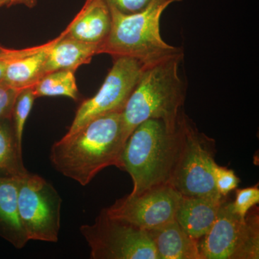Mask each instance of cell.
<instances>
[{"instance_id":"1","label":"cell","mask_w":259,"mask_h":259,"mask_svg":"<svg viewBox=\"0 0 259 259\" xmlns=\"http://www.w3.org/2000/svg\"><path fill=\"white\" fill-rule=\"evenodd\" d=\"M121 112L99 116L53 145L50 160L61 175L86 186L104 168H120L127 138Z\"/></svg>"},{"instance_id":"2","label":"cell","mask_w":259,"mask_h":259,"mask_svg":"<svg viewBox=\"0 0 259 259\" xmlns=\"http://www.w3.org/2000/svg\"><path fill=\"white\" fill-rule=\"evenodd\" d=\"M183 56L181 50L145 65L121 112L127 139L138 125L148 119L176 122L187 96V83L180 73Z\"/></svg>"},{"instance_id":"3","label":"cell","mask_w":259,"mask_h":259,"mask_svg":"<svg viewBox=\"0 0 259 259\" xmlns=\"http://www.w3.org/2000/svg\"><path fill=\"white\" fill-rule=\"evenodd\" d=\"M180 138L179 116L175 123L148 119L134 130L124 146L120 167L132 178L134 187L130 194L169 185Z\"/></svg>"},{"instance_id":"4","label":"cell","mask_w":259,"mask_h":259,"mask_svg":"<svg viewBox=\"0 0 259 259\" xmlns=\"http://www.w3.org/2000/svg\"><path fill=\"white\" fill-rule=\"evenodd\" d=\"M177 1L180 0H153L144 11L131 15L110 8L111 29L100 46L99 54H110L113 58L127 56L146 65L182 50L166 44L160 31L162 14Z\"/></svg>"},{"instance_id":"5","label":"cell","mask_w":259,"mask_h":259,"mask_svg":"<svg viewBox=\"0 0 259 259\" xmlns=\"http://www.w3.org/2000/svg\"><path fill=\"white\" fill-rule=\"evenodd\" d=\"M180 146L169 185L183 197L224 198L214 185L215 141L200 132L184 110L179 115Z\"/></svg>"},{"instance_id":"6","label":"cell","mask_w":259,"mask_h":259,"mask_svg":"<svg viewBox=\"0 0 259 259\" xmlns=\"http://www.w3.org/2000/svg\"><path fill=\"white\" fill-rule=\"evenodd\" d=\"M198 244L202 259H258V208L241 218L233 212L231 202L226 199L212 228Z\"/></svg>"},{"instance_id":"7","label":"cell","mask_w":259,"mask_h":259,"mask_svg":"<svg viewBox=\"0 0 259 259\" xmlns=\"http://www.w3.org/2000/svg\"><path fill=\"white\" fill-rule=\"evenodd\" d=\"M80 232L90 246V258L158 259L147 231L111 217L105 209L93 224L80 227Z\"/></svg>"},{"instance_id":"8","label":"cell","mask_w":259,"mask_h":259,"mask_svg":"<svg viewBox=\"0 0 259 259\" xmlns=\"http://www.w3.org/2000/svg\"><path fill=\"white\" fill-rule=\"evenodd\" d=\"M61 203L54 186L42 177L28 171L20 177L19 214L29 241H59Z\"/></svg>"},{"instance_id":"9","label":"cell","mask_w":259,"mask_h":259,"mask_svg":"<svg viewBox=\"0 0 259 259\" xmlns=\"http://www.w3.org/2000/svg\"><path fill=\"white\" fill-rule=\"evenodd\" d=\"M114 63L100 90L81 102L69 131L71 135L95 117L122 111L137 83L145 64L127 56L114 58Z\"/></svg>"},{"instance_id":"10","label":"cell","mask_w":259,"mask_h":259,"mask_svg":"<svg viewBox=\"0 0 259 259\" xmlns=\"http://www.w3.org/2000/svg\"><path fill=\"white\" fill-rule=\"evenodd\" d=\"M181 198L171 185H160L141 194H127L105 209L111 217L148 231L175 220Z\"/></svg>"},{"instance_id":"11","label":"cell","mask_w":259,"mask_h":259,"mask_svg":"<svg viewBox=\"0 0 259 259\" xmlns=\"http://www.w3.org/2000/svg\"><path fill=\"white\" fill-rule=\"evenodd\" d=\"M52 41L24 50L5 49L2 51L7 61L3 83L19 90L34 86L44 75V65Z\"/></svg>"},{"instance_id":"12","label":"cell","mask_w":259,"mask_h":259,"mask_svg":"<svg viewBox=\"0 0 259 259\" xmlns=\"http://www.w3.org/2000/svg\"><path fill=\"white\" fill-rule=\"evenodd\" d=\"M111 25V12L105 0H87L65 32L76 40L100 47L108 36Z\"/></svg>"},{"instance_id":"13","label":"cell","mask_w":259,"mask_h":259,"mask_svg":"<svg viewBox=\"0 0 259 259\" xmlns=\"http://www.w3.org/2000/svg\"><path fill=\"white\" fill-rule=\"evenodd\" d=\"M227 199L183 197L180 199L175 221L190 236L199 241L207 234Z\"/></svg>"},{"instance_id":"14","label":"cell","mask_w":259,"mask_h":259,"mask_svg":"<svg viewBox=\"0 0 259 259\" xmlns=\"http://www.w3.org/2000/svg\"><path fill=\"white\" fill-rule=\"evenodd\" d=\"M20 177H0V237L21 249L29 240L18 210Z\"/></svg>"},{"instance_id":"15","label":"cell","mask_w":259,"mask_h":259,"mask_svg":"<svg viewBox=\"0 0 259 259\" xmlns=\"http://www.w3.org/2000/svg\"><path fill=\"white\" fill-rule=\"evenodd\" d=\"M99 49L98 45L76 40L64 31L51 42L44 65V75L59 70L76 71L99 54Z\"/></svg>"},{"instance_id":"16","label":"cell","mask_w":259,"mask_h":259,"mask_svg":"<svg viewBox=\"0 0 259 259\" xmlns=\"http://www.w3.org/2000/svg\"><path fill=\"white\" fill-rule=\"evenodd\" d=\"M147 232L158 259H202L198 241L190 236L175 220Z\"/></svg>"},{"instance_id":"17","label":"cell","mask_w":259,"mask_h":259,"mask_svg":"<svg viewBox=\"0 0 259 259\" xmlns=\"http://www.w3.org/2000/svg\"><path fill=\"white\" fill-rule=\"evenodd\" d=\"M22 147L15 137L11 117L0 120V177H21L26 174Z\"/></svg>"},{"instance_id":"18","label":"cell","mask_w":259,"mask_h":259,"mask_svg":"<svg viewBox=\"0 0 259 259\" xmlns=\"http://www.w3.org/2000/svg\"><path fill=\"white\" fill-rule=\"evenodd\" d=\"M36 97H66L74 101L79 100L75 71L59 70L44 75L34 85Z\"/></svg>"},{"instance_id":"19","label":"cell","mask_w":259,"mask_h":259,"mask_svg":"<svg viewBox=\"0 0 259 259\" xmlns=\"http://www.w3.org/2000/svg\"><path fill=\"white\" fill-rule=\"evenodd\" d=\"M34 86L20 90L12 113V122L18 144L22 147L24 127L36 99Z\"/></svg>"},{"instance_id":"20","label":"cell","mask_w":259,"mask_h":259,"mask_svg":"<svg viewBox=\"0 0 259 259\" xmlns=\"http://www.w3.org/2000/svg\"><path fill=\"white\" fill-rule=\"evenodd\" d=\"M259 203V189L258 187L238 189L236 199L231 202L233 212L241 218H245L250 209Z\"/></svg>"},{"instance_id":"21","label":"cell","mask_w":259,"mask_h":259,"mask_svg":"<svg viewBox=\"0 0 259 259\" xmlns=\"http://www.w3.org/2000/svg\"><path fill=\"white\" fill-rule=\"evenodd\" d=\"M213 177L216 190L223 197H227L230 192L236 190L240 183L239 178L233 170L219 166L217 163L213 167Z\"/></svg>"},{"instance_id":"22","label":"cell","mask_w":259,"mask_h":259,"mask_svg":"<svg viewBox=\"0 0 259 259\" xmlns=\"http://www.w3.org/2000/svg\"><path fill=\"white\" fill-rule=\"evenodd\" d=\"M153 0H105L110 8L122 14L141 13L152 3Z\"/></svg>"},{"instance_id":"23","label":"cell","mask_w":259,"mask_h":259,"mask_svg":"<svg viewBox=\"0 0 259 259\" xmlns=\"http://www.w3.org/2000/svg\"><path fill=\"white\" fill-rule=\"evenodd\" d=\"M19 92L20 90L10 88L5 83L0 84V120L12 117L13 106Z\"/></svg>"},{"instance_id":"24","label":"cell","mask_w":259,"mask_h":259,"mask_svg":"<svg viewBox=\"0 0 259 259\" xmlns=\"http://www.w3.org/2000/svg\"><path fill=\"white\" fill-rule=\"evenodd\" d=\"M6 5H18L21 4L28 7V8H33L36 5L37 0H5Z\"/></svg>"},{"instance_id":"25","label":"cell","mask_w":259,"mask_h":259,"mask_svg":"<svg viewBox=\"0 0 259 259\" xmlns=\"http://www.w3.org/2000/svg\"><path fill=\"white\" fill-rule=\"evenodd\" d=\"M7 61L0 52V84L4 83L5 71H6Z\"/></svg>"},{"instance_id":"26","label":"cell","mask_w":259,"mask_h":259,"mask_svg":"<svg viewBox=\"0 0 259 259\" xmlns=\"http://www.w3.org/2000/svg\"><path fill=\"white\" fill-rule=\"evenodd\" d=\"M4 5H6V1L5 0H0V7Z\"/></svg>"},{"instance_id":"27","label":"cell","mask_w":259,"mask_h":259,"mask_svg":"<svg viewBox=\"0 0 259 259\" xmlns=\"http://www.w3.org/2000/svg\"><path fill=\"white\" fill-rule=\"evenodd\" d=\"M4 48L0 47V52H2V51H4Z\"/></svg>"}]
</instances>
